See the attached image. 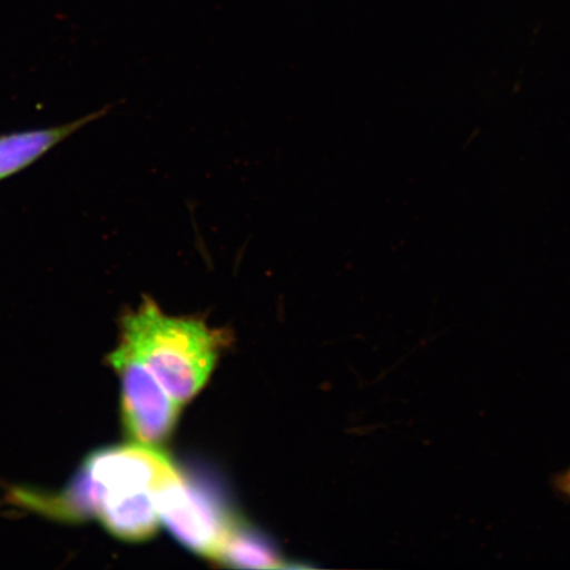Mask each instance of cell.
<instances>
[{
	"mask_svg": "<svg viewBox=\"0 0 570 570\" xmlns=\"http://www.w3.org/2000/svg\"><path fill=\"white\" fill-rule=\"evenodd\" d=\"M120 327L118 346L145 363L178 404L191 401L209 381L224 341L204 321L167 316L147 296Z\"/></svg>",
	"mask_w": 570,
	"mask_h": 570,
	"instance_id": "2",
	"label": "cell"
},
{
	"mask_svg": "<svg viewBox=\"0 0 570 570\" xmlns=\"http://www.w3.org/2000/svg\"><path fill=\"white\" fill-rule=\"evenodd\" d=\"M552 482L556 491L570 502V466L556 475Z\"/></svg>",
	"mask_w": 570,
	"mask_h": 570,
	"instance_id": "7",
	"label": "cell"
},
{
	"mask_svg": "<svg viewBox=\"0 0 570 570\" xmlns=\"http://www.w3.org/2000/svg\"><path fill=\"white\" fill-rule=\"evenodd\" d=\"M110 366L120 380L122 419L128 438L135 443L156 446L174 432L181 404L163 389L145 363L117 346L109 355Z\"/></svg>",
	"mask_w": 570,
	"mask_h": 570,
	"instance_id": "4",
	"label": "cell"
},
{
	"mask_svg": "<svg viewBox=\"0 0 570 570\" xmlns=\"http://www.w3.org/2000/svg\"><path fill=\"white\" fill-rule=\"evenodd\" d=\"M109 110L110 106L104 107L67 125L0 135V181L33 166L60 142L105 117Z\"/></svg>",
	"mask_w": 570,
	"mask_h": 570,
	"instance_id": "5",
	"label": "cell"
},
{
	"mask_svg": "<svg viewBox=\"0 0 570 570\" xmlns=\"http://www.w3.org/2000/svg\"><path fill=\"white\" fill-rule=\"evenodd\" d=\"M160 522L188 550L218 559L235 524L209 490L178 473L158 493Z\"/></svg>",
	"mask_w": 570,
	"mask_h": 570,
	"instance_id": "3",
	"label": "cell"
},
{
	"mask_svg": "<svg viewBox=\"0 0 570 570\" xmlns=\"http://www.w3.org/2000/svg\"><path fill=\"white\" fill-rule=\"evenodd\" d=\"M178 473L155 446L105 448L85 460L62 493L42 497L23 491L20 501L62 522L98 519L114 538L138 543L158 531L159 490Z\"/></svg>",
	"mask_w": 570,
	"mask_h": 570,
	"instance_id": "1",
	"label": "cell"
},
{
	"mask_svg": "<svg viewBox=\"0 0 570 570\" xmlns=\"http://www.w3.org/2000/svg\"><path fill=\"white\" fill-rule=\"evenodd\" d=\"M235 568H284L279 554L268 541L253 530L235 524L218 559Z\"/></svg>",
	"mask_w": 570,
	"mask_h": 570,
	"instance_id": "6",
	"label": "cell"
}]
</instances>
